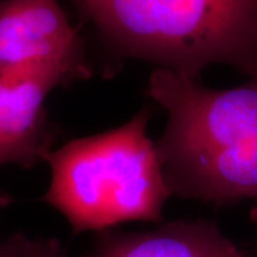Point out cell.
Here are the masks:
<instances>
[{
  "instance_id": "2",
  "label": "cell",
  "mask_w": 257,
  "mask_h": 257,
  "mask_svg": "<svg viewBox=\"0 0 257 257\" xmlns=\"http://www.w3.org/2000/svg\"><path fill=\"white\" fill-rule=\"evenodd\" d=\"M106 47L198 79L212 64L257 73V0H69Z\"/></svg>"
},
{
  "instance_id": "1",
  "label": "cell",
  "mask_w": 257,
  "mask_h": 257,
  "mask_svg": "<svg viewBox=\"0 0 257 257\" xmlns=\"http://www.w3.org/2000/svg\"><path fill=\"white\" fill-rule=\"evenodd\" d=\"M216 89L173 70L150 74L148 96L168 120L155 143L172 195L213 204L257 199V73Z\"/></svg>"
},
{
  "instance_id": "8",
  "label": "cell",
  "mask_w": 257,
  "mask_h": 257,
  "mask_svg": "<svg viewBox=\"0 0 257 257\" xmlns=\"http://www.w3.org/2000/svg\"><path fill=\"white\" fill-rule=\"evenodd\" d=\"M12 201H14V199L11 195L6 194V193H0V208L9 206Z\"/></svg>"
},
{
  "instance_id": "3",
  "label": "cell",
  "mask_w": 257,
  "mask_h": 257,
  "mask_svg": "<svg viewBox=\"0 0 257 257\" xmlns=\"http://www.w3.org/2000/svg\"><path fill=\"white\" fill-rule=\"evenodd\" d=\"M148 121L144 108L119 127L70 141L44 156L51 184L42 199L67 218L74 234L125 221H162L172 194Z\"/></svg>"
},
{
  "instance_id": "4",
  "label": "cell",
  "mask_w": 257,
  "mask_h": 257,
  "mask_svg": "<svg viewBox=\"0 0 257 257\" xmlns=\"http://www.w3.org/2000/svg\"><path fill=\"white\" fill-rule=\"evenodd\" d=\"M32 74L67 85L89 78L92 70L57 0H0V78Z\"/></svg>"
},
{
  "instance_id": "9",
  "label": "cell",
  "mask_w": 257,
  "mask_h": 257,
  "mask_svg": "<svg viewBox=\"0 0 257 257\" xmlns=\"http://www.w3.org/2000/svg\"><path fill=\"white\" fill-rule=\"evenodd\" d=\"M250 217H251V219L257 224V205L255 207H252L251 212H250Z\"/></svg>"
},
{
  "instance_id": "6",
  "label": "cell",
  "mask_w": 257,
  "mask_h": 257,
  "mask_svg": "<svg viewBox=\"0 0 257 257\" xmlns=\"http://www.w3.org/2000/svg\"><path fill=\"white\" fill-rule=\"evenodd\" d=\"M87 257H244L238 246L206 219L173 220L154 230L98 233Z\"/></svg>"
},
{
  "instance_id": "7",
  "label": "cell",
  "mask_w": 257,
  "mask_h": 257,
  "mask_svg": "<svg viewBox=\"0 0 257 257\" xmlns=\"http://www.w3.org/2000/svg\"><path fill=\"white\" fill-rule=\"evenodd\" d=\"M0 257H68L56 238H31L16 232L0 240Z\"/></svg>"
},
{
  "instance_id": "5",
  "label": "cell",
  "mask_w": 257,
  "mask_h": 257,
  "mask_svg": "<svg viewBox=\"0 0 257 257\" xmlns=\"http://www.w3.org/2000/svg\"><path fill=\"white\" fill-rule=\"evenodd\" d=\"M57 86L55 78L44 74L0 78V166L16 163L29 169L50 152L57 133L44 99Z\"/></svg>"
}]
</instances>
